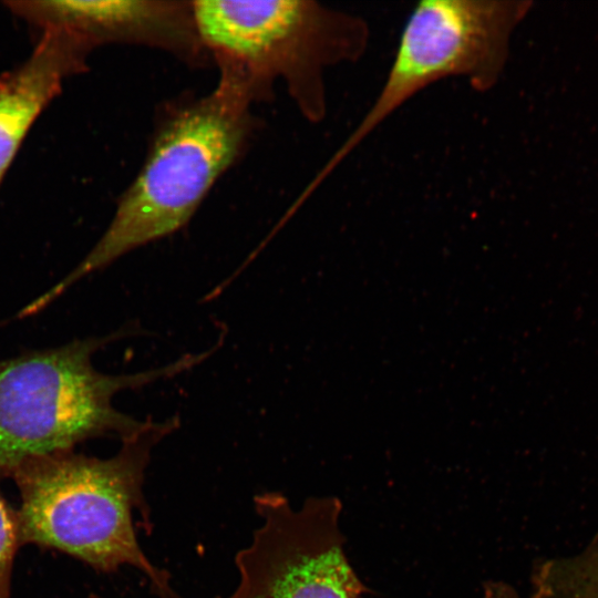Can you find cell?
Returning <instances> with one entry per match:
<instances>
[{
    "label": "cell",
    "instance_id": "6da1fadb",
    "mask_svg": "<svg viewBox=\"0 0 598 598\" xmlns=\"http://www.w3.org/2000/svg\"><path fill=\"white\" fill-rule=\"evenodd\" d=\"M252 104L241 84L219 75L208 94L167 107L103 235L68 275L27 306V312L38 313L84 277L183 228L247 148L257 127Z\"/></svg>",
    "mask_w": 598,
    "mask_h": 598
},
{
    "label": "cell",
    "instance_id": "7a4b0ae2",
    "mask_svg": "<svg viewBox=\"0 0 598 598\" xmlns=\"http://www.w3.org/2000/svg\"><path fill=\"white\" fill-rule=\"evenodd\" d=\"M179 426L177 416L151 420L107 458L74 451L23 461L10 478L19 492V545L56 549L100 573L128 566L151 587L171 580L145 555L134 528V512L147 516L145 474L154 447Z\"/></svg>",
    "mask_w": 598,
    "mask_h": 598
},
{
    "label": "cell",
    "instance_id": "3957f363",
    "mask_svg": "<svg viewBox=\"0 0 598 598\" xmlns=\"http://www.w3.org/2000/svg\"><path fill=\"white\" fill-rule=\"evenodd\" d=\"M125 331L27 352L0 361V480L23 461L73 451L95 437L122 442L141 433L140 421L113 405L125 390L172 378L206 360L215 349L187 354L161 368L134 374H106L93 354Z\"/></svg>",
    "mask_w": 598,
    "mask_h": 598
},
{
    "label": "cell",
    "instance_id": "277c9868",
    "mask_svg": "<svg viewBox=\"0 0 598 598\" xmlns=\"http://www.w3.org/2000/svg\"><path fill=\"white\" fill-rule=\"evenodd\" d=\"M200 41L219 74L240 83L254 103L281 81L311 123L327 114L324 73L360 60L369 43L364 18L312 0L192 1Z\"/></svg>",
    "mask_w": 598,
    "mask_h": 598
},
{
    "label": "cell",
    "instance_id": "5b68a950",
    "mask_svg": "<svg viewBox=\"0 0 598 598\" xmlns=\"http://www.w3.org/2000/svg\"><path fill=\"white\" fill-rule=\"evenodd\" d=\"M532 6L522 0L416 2L404 21L379 93L323 174L430 85L462 78L477 92L495 87L505 70L512 34Z\"/></svg>",
    "mask_w": 598,
    "mask_h": 598
},
{
    "label": "cell",
    "instance_id": "8992f818",
    "mask_svg": "<svg viewBox=\"0 0 598 598\" xmlns=\"http://www.w3.org/2000/svg\"><path fill=\"white\" fill-rule=\"evenodd\" d=\"M254 505L261 524L236 554L239 580L223 598L362 597L364 586L344 550L337 497L313 496L293 507L283 494L265 492Z\"/></svg>",
    "mask_w": 598,
    "mask_h": 598
},
{
    "label": "cell",
    "instance_id": "52a82bcc",
    "mask_svg": "<svg viewBox=\"0 0 598 598\" xmlns=\"http://www.w3.org/2000/svg\"><path fill=\"white\" fill-rule=\"evenodd\" d=\"M3 4L41 32L63 31L92 49L111 43L142 45L203 66L192 1L184 0H10Z\"/></svg>",
    "mask_w": 598,
    "mask_h": 598
},
{
    "label": "cell",
    "instance_id": "ba28073f",
    "mask_svg": "<svg viewBox=\"0 0 598 598\" xmlns=\"http://www.w3.org/2000/svg\"><path fill=\"white\" fill-rule=\"evenodd\" d=\"M93 49L63 31L41 32L30 56L0 76V185L31 126Z\"/></svg>",
    "mask_w": 598,
    "mask_h": 598
},
{
    "label": "cell",
    "instance_id": "9c48e42d",
    "mask_svg": "<svg viewBox=\"0 0 598 598\" xmlns=\"http://www.w3.org/2000/svg\"><path fill=\"white\" fill-rule=\"evenodd\" d=\"M530 598H598V529L575 553L535 563Z\"/></svg>",
    "mask_w": 598,
    "mask_h": 598
},
{
    "label": "cell",
    "instance_id": "30bf717a",
    "mask_svg": "<svg viewBox=\"0 0 598 598\" xmlns=\"http://www.w3.org/2000/svg\"><path fill=\"white\" fill-rule=\"evenodd\" d=\"M19 548L16 511L0 494V598H11L13 561Z\"/></svg>",
    "mask_w": 598,
    "mask_h": 598
},
{
    "label": "cell",
    "instance_id": "8fae6325",
    "mask_svg": "<svg viewBox=\"0 0 598 598\" xmlns=\"http://www.w3.org/2000/svg\"><path fill=\"white\" fill-rule=\"evenodd\" d=\"M482 598H520L516 590L505 582H488L483 591Z\"/></svg>",
    "mask_w": 598,
    "mask_h": 598
},
{
    "label": "cell",
    "instance_id": "7c38bea8",
    "mask_svg": "<svg viewBox=\"0 0 598 598\" xmlns=\"http://www.w3.org/2000/svg\"><path fill=\"white\" fill-rule=\"evenodd\" d=\"M152 592L157 598H184L178 594L171 584V580L162 584L161 586L151 588ZM86 598H103L97 594H90Z\"/></svg>",
    "mask_w": 598,
    "mask_h": 598
}]
</instances>
